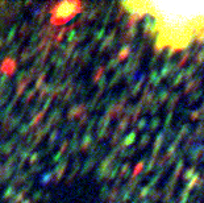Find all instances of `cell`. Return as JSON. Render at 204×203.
<instances>
[{"label": "cell", "instance_id": "1", "mask_svg": "<svg viewBox=\"0 0 204 203\" xmlns=\"http://www.w3.org/2000/svg\"><path fill=\"white\" fill-rule=\"evenodd\" d=\"M84 3L79 0H66L59 1L51 5L50 9V25L51 27H61L67 21L74 19L76 15L84 12Z\"/></svg>", "mask_w": 204, "mask_h": 203}, {"label": "cell", "instance_id": "14", "mask_svg": "<svg viewBox=\"0 0 204 203\" xmlns=\"http://www.w3.org/2000/svg\"><path fill=\"white\" fill-rule=\"evenodd\" d=\"M45 79H46V74L41 71L40 77H38V78H37V81H36V86H34V90H38V89H41V87L44 86Z\"/></svg>", "mask_w": 204, "mask_h": 203}, {"label": "cell", "instance_id": "46", "mask_svg": "<svg viewBox=\"0 0 204 203\" xmlns=\"http://www.w3.org/2000/svg\"><path fill=\"white\" fill-rule=\"evenodd\" d=\"M41 196H42V190H38V191H36V193H34V195H33V200H34V202H37V200L40 199Z\"/></svg>", "mask_w": 204, "mask_h": 203}, {"label": "cell", "instance_id": "53", "mask_svg": "<svg viewBox=\"0 0 204 203\" xmlns=\"http://www.w3.org/2000/svg\"><path fill=\"white\" fill-rule=\"evenodd\" d=\"M148 190H149V189H148V187H145V189H142V191H141V194H140V196H145V195H146V194H148Z\"/></svg>", "mask_w": 204, "mask_h": 203}, {"label": "cell", "instance_id": "16", "mask_svg": "<svg viewBox=\"0 0 204 203\" xmlns=\"http://www.w3.org/2000/svg\"><path fill=\"white\" fill-rule=\"evenodd\" d=\"M16 31H17V25H13V27L11 28V31H9V33H8V37H7V40H5V42H4V45H9V42L13 40L15 35H16Z\"/></svg>", "mask_w": 204, "mask_h": 203}, {"label": "cell", "instance_id": "31", "mask_svg": "<svg viewBox=\"0 0 204 203\" xmlns=\"http://www.w3.org/2000/svg\"><path fill=\"white\" fill-rule=\"evenodd\" d=\"M21 117H23V116H21V115H19V116H16V117H13V119H12V121L9 123L11 129H12V128H15L17 124L20 123V121H21Z\"/></svg>", "mask_w": 204, "mask_h": 203}, {"label": "cell", "instance_id": "18", "mask_svg": "<svg viewBox=\"0 0 204 203\" xmlns=\"http://www.w3.org/2000/svg\"><path fill=\"white\" fill-rule=\"evenodd\" d=\"M31 28H32V27L28 24V23H24V24H23V27H21V29H20V37L24 38L25 35H27V33H29Z\"/></svg>", "mask_w": 204, "mask_h": 203}, {"label": "cell", "instance_id": "41", "mask_svg": "<svg viewBox=\"0 0 204 203\" xmlns=\"http://www.w3.org/2000/svg\"><path fill=\"white\" fill-rule=\"evenodd\" d=\"M68 144H70L68 140H63V142H62V145H61V149H59V153H63V152L66 150V148H67Z\"/></svg>", "mask_w": 204, "mask_h": 203}, {"label": "cell", "instance_id": "22", "mask_svg": "<svg viewBox=\"0 0 204 203\" xmlns=\"http://www.w3.org/2000/svg\"><path fill=\"white\" fill-rule=\"evenodd\" d=\"M75 37H76V31H75V29H68V32H67V42L68 44H71L75 40Z\"/></svg>", "mask_w": 204, "mask_h": 203}, {"label": "cell", "instance_id": "29", "mask_svg": "<svg viewBox=\"0 0 204 203\" xmlns=\"http://www.w3.org/2000/svg\"><path fill=\"white\" fill-rule=\"evenodd\" d=\"M50 179H51V173H46V174H44L42 176V179H41V183L42 185H48L49 182H50Z\"/></svg>", "mask_w": 204, "mask_h": 203}, {"label": "cell", "instance_id": "50", "mask_svg": "<svg viewBox=\"0 0 204 203\" xmlns=\"http://www.w3.org/2000/svg\"><path fill=\"white\" fill-rule=\"evenodd\" d=\"M107 191H108V187H107V186H104V187H103V190H102V194H100V196H102L103 199L106 198V195H107Z\"/></svg>", "mask_w": 204, "mask_h": 203}, {"label": "cell", "instance_id": "48", "mask_svg": "<svg viewBox=\"0 0 204 203\" xmlns=\"http://www.w3.org/2000/svg\"><path fill=\"white\" fill-rule=\"evenodd\" d=\"M7 5H8L7 1H0V12H1V13L7 9Z\"/></svg>", "mask_w": 204, "mask_h": 203}, {"label": "cell", "instance_id": "19", "mask_svg": "<svg viewBox=\"0 0 204 203\" xmlns=\"http://www.w3.org/2000/svg\"><path fill=\"white\" fill-rule=\"evenodd\" d=\"M12 148H13V144H12L11 141H8L7 144L1 145V153H3V154H8V153H11Z\"/></svg>", "mask_w": 204, "mask_h": 203}, {"label": "cell", "instance_id": "11", "mask_svg": "<svg viewBox=\"0 0 204 203\" xmlns=\"http://www.w3.org/2000/svg\"><path fill=\"white\" fill-rule=\"evenodd\" d=\"M44 115H45V112H42V111H41L40 114L36 115V116L33 117V120L31 121V124H29V129H36V128H37V125H38V123L42 120Z\"/></svg>", "mask_w": 204, "mask_h": 203}, {"label": "cell", "instance_id": "39", "mask_svg": "<svg viewBox=\"0 0 204 203\" xmlns=\"http://www.w3.org/2000/svg\"><path fill=\"white\" fill-rule=\"evenodd\" d=\"M32 185H33V181H29V183H28V185H25L24 187H23V191H21V193L24 194V195H25L27 193H29V190H31Z\"/></svg>", "mask_w": 204, "mask_h": 203}, {"label": "cell", "instance_id": "7", "mask_svg": "<svg viewBox=\"0 0 204 203\" xmlns=\"http://www.w3.org/2000/svg\"><path fill=\"white\" fill-rule=\"evenodd\" d=\"M91 142H92V136L90 133H86L83 140H82V142L79 144V149L83 152L87 150V148H90V145H91Z\"/></svg>", "mask_w": 204, "mask_h": 203}, {"label": "cell", "instance_id": "25", "mask_svg": "<svg viewBox=\"0 0 204 203\" xmlns=\"http://www.w3.org/2000/svg\"><path fill=\"white\" fill-rule=\"evenodd\" d=\"M8 83V77L7 75H3L1 78H0V93H3L4 89H5V86H7Z\"/></svg>", "mask_w": 204, "mask_h": 203}, {"label": "cell", "instance_id": "23", "mask_svg": "<svg viewBox=\"0 0 204 203\" xmlns=\"http://www.w3.org/2000/svg\"><path fill=\"white\" fill-rule=\"evenodd\" d=\"M58 133H59V131H58V129H54V131L51 132V134L49 136V144H53V145H54L55 140L58 138Z\"/></svg>", "mask_w": 204, "mask_h": 203}, {"label": "cell", "instance_id": "34", "mask_svg": "<svg viewBox=\"0 0 204 203\" xmlns=\"http://www.w3.org/2000/svg\"><path fill=\"white\" fill-rule=\"evenodd\" d=\"M34 94H36V90H31V91H29V93L27 94V95H25V99H24V104H27L28 102H29V100L32 99V98H33V95Z\"/></svg>", "mask_w": 204, "mask_h": 203}, {"label": "cell", "instance_id": "20", "mask_svg": "<svg viewBox=\"0 0 204 203\" xmlns=\"http://www.w3.org/2000/svg\"><path fill=\"white\" fill-rule=\"evenodd\" d=\"M13 194H15V187H13L12 185H11V186H8L7 190L4 191L3 198H4V199H8V198H11V196L13 195Z\"/></svg>", "mask_w": 204, "mask_h": 203}, {"label": "cell", "instance_id": "12", "mask_svg": "<svg viewBox=\"0 0 204 203\" xmlns=\"http://www.w3.org/2000/svg\"><path fill=\"white\" fill-rule=\"evenodd\" d=\"M95 161H96V158L95 157H91V158H88L87 161H86V164H84V166H83V170H82V174H86V173L88 172L90 169L94 166V164H95Z\"/></svg>", "mask_w": 204, "mask_h": 203}, {"label": "cell", "instance_id": "54", "mask_svg": "<svg viewBox=\"0 0 204 203\" xmlns=\"http://www.w3.org/2000/svg\"><path fill=\"white\" fill-rule=\"evenodd\" d=\"M148 141H149V136H145V138H142V141H141V145H145Z\"/></svg>", "mask_w": 204, "mask_h": 203}, {"label": "cell", "instance_id": "5", "mask_svg": "<svg viewBox=\"0 0 204 203\" xmlns=\"http://www.w3.org/2000/svg\"><path fill=\"white\" fill-rule=\"evenodd\" d=\"M115 35H116V29H113V31L108 35V37L104 38V41L102 42V46H100V52H104V50H107L108 48H111V41L113 40Z\"/></svg>", "mask_w": 204, "mask_h": 203}, {"label": "cell", "instance_id": "47", "mask_svg": "<svg viewBox=\"0 0 204 203\" xmlns=\"http://www.w3.org/2000/svg\"><path fill=\"white\" fill-rule=\"evenodd\" d=\"M117 58L116 59H111V61H109V65H108V69H115L116 67V65H117Z\"/></svg>", "mask_w": 204, "mask_h": 203}, {"label": "cell", "instance_id": "6", "mask_svg": "<svg viewBox=\"0 0 204 203\" xmlns=\"http://www.w3.org/2000/svg\"><path fill=\"white\" fill-rule=\"evenodd\" d=\"M59 120H61V108H59V107H57V108H55V110L50 114L48 123H50L51 125H53V124L58 123Z\"/></svg>", "mask_w": 204, "mask_h": 203}, {"label": "cell", "instance_id": "45", "mask_svg": "<svg viewBox=\"0 0 204 203\" xmlns=\"http://www.w3.org/2000/svg\"><path fill=\"white\" fill-rule=\"evenodd\" d=\"M95 123H96V117H94V119H92V120L88 123V127H87V132H86V133H90V131H91L92 127L95 125Z\"/></svg>", "mask_w": 204, "mask_h": 203}, {"label": "cell", "instance_id": "51", "mask_svg": "<svg viewBox=\"0 0 204 203\" xmlns=\"http://www.w3.org/2000/svg\"><path fill=\"white\" fill-rule=\"evenodd\" d=\"M117 140H119V133H115V134H113V138L111 140V144L115 145L116 142H117Z\"/></svg>", "mask_w": 204, "mask_h": 203}, {"label": "cell", "instance_id": "9", "mask_svg": "<svg viewBox=\"0 0 204 203\" xmlns=\"http://www.w3.org/2000/svg\"><path fill=\"white\" fill-rule=\"evenodd\" d=\"M79 150V141H78V134H74V137L71 140V144H70V149H68V156L74 154Z\"/></svg>", "mask_w": 204, "mask_h": 203}, {"label": "cell", "instance_id": "10", "mask_svg": "<svg viewBox=\"0 0 204 203\" xmlns=\"http://www.w3.org/2000/svg\"><path fill=\"white\" fill-rule=\"evenodd\" d=\"M28 176H29V174H28V172H24V173H20V174H19V176H16L13 179H12V186H16V185H21V183L24 182L25 179L28 178Z\"/></svg>", "mask_w": 204, "mask_h": 203}, {"label": "cell", "instance_id": "42", "mask_svg": "<svg viewBox=\"0 0 204 203\" xmlns=\"http://www.w3.org/2000/svg\"><path fill=\"white\" fill-rule=\"evenodd\" d=\"M51 100H53V98H51V95L49 97V99L45 102V104H44V110H42V112H46L48 111V108H49V106H50V103H51Z\"/></svg>", "mask_w": 204, "mask_h": 203}, {"label": "cell", "instance_id": "36", "mask_svg": "<svg viewBox=\"0 0 204 203\" xmlns=\"http://www.w3.org/2000/svg\"><path fill=\"white\" fill-rule=\"evenodd\" d=\"M38 160H40V153H33L32 157H31V160H29V164H31V165H34Z\"/></svg>", "mask_w": 204, "mask_h": 203}, {"label": "cell", "instance_id": "27", "mask_svg": "<svg viewBox=\"0 0 204 203\" xmlns=\"http://www.w3.org/2000/svg\"><path fill=\"white\" fill-rule=\"evenodd\" d=\"M23 198H24V194L20 191V193L15 194V195H13V199L11 200V203H20L21 200H23Z\"/></svg>", "mask_w": 204, "mask_h": 203}, {"label": "cell", "instance_id": "38", "mask_svg": "<svg viewBox=\"0 0 204 203\" xmlns=\"http://www.w3.org/2000/svg\"><path fill=\"white\" fill-rule=\"evenodd\" d=\"M188 57H190V53H186V54L183 55V58L180 59V61H179V63H178V67H182V66H183L184 63H186V61L188 59Z\"/></svg>", "mask_w": 204, "mask_h": 203}, {"label": "cell", "instance_id": "33", "mask_svg": "<svg viewBox=\"0 0 204 203\" xmlns=\"http://www.w3.org/2000/svg\"><path fill=\"white\" fill-rule=\"evenodd\" d=\"M104 32H106V31H104V28H103L102 31H99L98 33L95 35V37H94V42H98L99 40H102V38L104 37Z\"/></svg>", "mask_w": 204, "mask_h": 203}, {"label": "cell", "instance_id": "57", "mask_svg": "<svg viewBox=\"0 0 204 203\" xmlns=\"http://www.w3.org/2000/svg\"><path fill=\"white\" fill-rule=\"evenodd\" d=\"M3 45H4V40H3V38H1V37H0V48H1Z\"/></svg>", "mask_w": 204, "mask_h": 203}, {"label": "cell", "instance_id": "59", "mask_svg": "<svg viewBox=\"0 0 204 203\" xmlns=\"http://www.w3.org/2000/svg\"><path fill=\"white\" fill-rule=\"evenodd\" d=\"M32 4H33V3H32V1H27V3H25V5H27V7H28V5H32Z\"/></svg>", "mask_w": 204, "mask_h": 203}, {"label": "cell", "instance_id": "8", "mask_svg": "<svg viewBox=\"0 0 204 203\" xmlns=\"http://www.w3.org/2000/svg\"><path fill=\"white\" fill-rule=\"evenodd\" d=\"M154 31H155V25H154L153 21H152V20L146 21V23H145V25H144V33H145V36H148V37L153 36L154 35Z\"/></svg>", "mask_w": 204, "mask_h": 203}, {"label": "cell", "instance_id": "4", "mask_svg": "<svg viewBox=\"0 0 204 203\" xmlns=\"http://www.w3.org/2000/svg\"><path fill=\"white\" fill-rule=\"evenodd\" d=\"M84 111H86V106L83 103L76 104V106H72L71 108H70V111L67 112V119L68 120H72L74 117L82 116V115L84 114Z\"/></svg>", "mask_w": 204, "mask_h": 203}, {"label": "cell", "instance_id": "2", "mask_svg": "<svg viewBox=\"0 0 204 203\" xmlns=\"http://www.w3.org/2000/svg\"><path fill=\"white\" fill-rule=\"evenodd\" d=\"M16 69H17V62L13 58H11V57H7L3 61V63L0 65V73H3L4 75L7 77L13 75Z\"/></svg>", "mask_w": 204, "mask_h": 203}, {"label": "cell", "instance_id": "43", "mask_svg": "<svg viewBox=\"0 0 204 203\" xmlns=\"http://www.w3.org/2000/svg\"><path fill=\"white\" fill-rule=\"evenodd\" d=\"M59 54H61L59 52L53 53V55H51V58H50V63H55V62L58 61V57H59Z\"/></svg>", "mask_w": 204, "mask_h": 203}, {"label": "cell", "instance_id": "24", "mask_svg": "<svg viewBox=\"0 0 204 203\" xmlns=\"http://www.w3.org/2000/svg\"><path fill=\"white\" fill-rule=\"evenodd\" d=\"M80 55H82L80 50H75L74 55H72V59H71V63H70V66H68V67H72V66H74V63H76V61L79 59V57H80Z\"/></svg>", "mask_w": 204, "mask_h": 203}, {"label": "cell", "instance_id": "17", "mask_svg": "<svg viewBox=\"0 0 204 203\" xmlns=\"http://www.w3.org/2000/svg\"><path fill=\"white\" fill-rule=\"evenodd\" d=\"M104 70H106V67L104 66H99L98 69H96L95 71V75H94V82H98L99 79H100V77H103V73H104Z\"/></svg>", "mask_w": 204, "mask_h": 203}, {"label": "cell", "instance_id": "37", "mask_svg": "<svg viewBox=\"0 0 204 203\" xmlns=\"http://www.w3.org/2000/svg\"><path fill=\"white\" fill-rule=\"evenodd\" d=\"M44 164H41V165H38V166H33V168L31 169V170H29V172H28V174H34V173H37V172H40L41 169L44 168Z\"/></svg>", "mask_w": 204, "mask_h": 203}, {"label": "cell", "instance_id": "44", "mask_svg": "<svg viewBox=\"0 0 204 203\" xmlns=\"http://www.w3.org/2000/svg\"><path fill=\"white\" fill-rule=\"evenodd\" d=\"M65 63H66V59L63 58V57H62V58H59V59H58V61H57V63H55V65H57V70L59 69V67H62V66L65 65Z\"/></svg>", "mask_w": 204, "mask_h": 203}, {"label": "cell", "instance_id": "28", "mask_svg": "<svg viewBox=\"0 0 204 203\" xmlns=\"http://www.w3.org/2000/svg\"><path fill=\"white\" fill-rule=\"evenodd\" d=\"M144 165H145V164H144V161H141V162H138V164H137L136 168H134V170H133V177H136L137 174H138V173L142 170Z\"/></svg>", "mask_w": 204, "mask_h": 203}, {"label": "cell", "instance_id": "32", "mask_svg": "<svg viewBox=\"0 0 204 203\" xmlns=\"http://www.w3.org/2000/svg\"><path fill=\"white\" fill-rule=\"evenodd\" d=\"M19 48H20V42H16V44H15L13 46L9 49V52H8V53H9V57H11V58H12V55L16 54V52L19 50Z\"/></svg>", "mask_w": 204, "mask_h": 203}, {"label": "cell", "instance_id": "60", "mask_svg": "<svg viewBox=\"0 0 204 203\" xmlns=\"http://www.w3.org/2000/svg\"><path fill=\"white\" fill-rule=\"evenodd\" d=\"M23 203H31V200H29V199H24V200H23Z\"/></svg>", "mask_w": 204, "mask_h": 203}, {"label": "cell", "instance_id": "40", "mask_svg": "<svg viewBox=\"0 0 204 203\" xmlns=\"http://www.w3.org/2000/svg\"><path fill=\"white\" fill-rule=\"evenodd\" d=\"M117 187H115V189H112V193H111V195H109V202L112 203L113 200H115V198H116V195H117Z\"/></svg>", "mask_w": 204, "mask_h": 203}, {"label": "cell", "instance_id": "26", "mask_svg": "<svg viewBox=\"0 0 204 203\" xmlns=\"http://www.w3.org/2000/svg\"><path fill=\"white\" fill-rule=\"evenodd\" d=\"M126 125H128V119H126V117H124V120H122L121 123L117 125V133H120L121 131H124V129L126 128Z\"/></svg>", "mask_w": 204, "mask_h": 203}, {"label": "cell", "instance_id": "21", "mask_svg": "<svg viewBox=\"0 0 204 203\" xmlns=\"http://www.w3.org/2000/svg\"><path fill=\"white\" fill-rule=\"evenodd\" d=\"M109 132L107 131V128H99L98 131V140H103V138H106L108 136Z\"/></svg>", "mask_w": 204, "mask_h": 203}, {"label": "cell", "instance_id": "49", "mask_svg": "<svg viewBox=\"0 0 204 203\" xmlns=\"http://www.w3.org/2000/svg\"><path fill=\"white\" fill-rule=\"evenodd\" d=\"M128 169H129V165H128V164H125V165L122 166V169H121V173H120V176H125L126 174V172H128Z\"/></svg>", "mask_w": 204, "mask_h": 203}, {"label": "cell", "instance_id": "55", "mask_svg": "<svg viewBox=\"0 0 204 203\" xmlns=\"http://www.w3.org/2000/svg\"><path fill=\"white\" fill-rule=\"evenodd\" d=\"M82 89H83V83H78V87H76V91H82Z\"/></svg>", "mask_w": 204, "mask_h": 203}, {"label": "cell", "instance_id": "52", "mask_svg": "<svg viewBox=\"0 0 204 203\" xmlns=\"http://www.w3.org/2000/svg\"><path fill=\"white\" fill-rule=\"evenodd\" d=\"M61 156H62V153H59V152H58L57 154L53 157V162H58V161H59V160H61Z\"/></svg>", "mask_w": 204, "mask_h": 203}, {"label": "cell", "instance_id": "13", "mask_svg": "<svg viewBox=\"0 0 204 203\" xmlns=\"http://www.w3.org/2000/svg\"><path fill=\"white\" fill-rule=\"evenodd\" d=\"M33 55V53H32V48H28V49H25L24 52L21 53V55H20V62L21 63H24L27 59H29Z\"/></svg>", "mask_w": 204, "mask_h": 203}, {"label": "cell", "instance_id": "3", "mask_svg": "<svg viewBox=\"0 0 204 203\" xmlns=\"http://www.w3.org/2000/svg\"><path fill=\"white\" fill-rule=\"evenodd\" d=\"M67 158H68V156H67V157H65V158H63V161H62L61 164H59V165H58L57 168L54 169V172L51 173V177H54V182H55V183L59 182V179L62 178L63 173H65L66 165H67Z\"/></svg>", "mask_w": 204, "mask_h": 203}, {"label": "cell", "instance_id": "58", "mask_svg": "<svg viewBox=\"0 0 204 203\" xmlns=\"http://www.w3.org/2000/svg\"><path fill=\"white\" fill-rule=\"evenodd\" d=\"M50 199V194H46V195H45V200H49Z\"/></svg>", "mask_w": 204, "mask_h": 203}, {"label": "cell", "instance_id": "35", "mask_svg": "<svg viewBox=\"0 0 204 203\" xmlns=\"http://www.w3.org/2000/svg\"><path fill=\"white\" fill-rule=\"evenodd\" d=\"M28 131H29V125H21L20 129H19V136H24V134H27Z\"/></svg>", "mask_w": 204, "mask_h": 203}, {"label": "cell", "instance_id": "30", "mask_svg": "<svg viewBox=\"0 0 204 203\" xmlns=\"http://www.w3.org/2000/svg\"><path fill=\"white\" fill-rule=\"evenodd\" d=\"M134 137H136V134H134V133H130L129 136L125 138V141H124V144H122V145H124V146H128V145H130L133 141H134Z\"/></svg>", "mask_w": 204, "mask_h": 203}, {"label": "cell", "instance_id": "56", "mask_svg": "<svg viewBox=\"0 0 204 203\" xmlns=\"http://www.w3.org/2000/svg\"><path fill=\"white\" fill-rule=\"evenodd\" d=\"M144 125H145V120H142L141 123H140V125H138V129H142L144 128Z\"/></svg>", "mask_w": 204, "mask_h": 203}, {"label": "cell", "instance_id": "15", "mask_svg": "<svg viewBox=\"0 0 204 203\" xmlns=\"http://www.w3.org/2000/svg\"><path fill=\"white\" fill-rule=\"evenodd\" d=\"M130 52V46H125V48H122L121 50L119 52V55H117V61H122V59H125L128 57Z\"/></svg>", "mask_w": 204, "mask_h": 203}]
</instances>
